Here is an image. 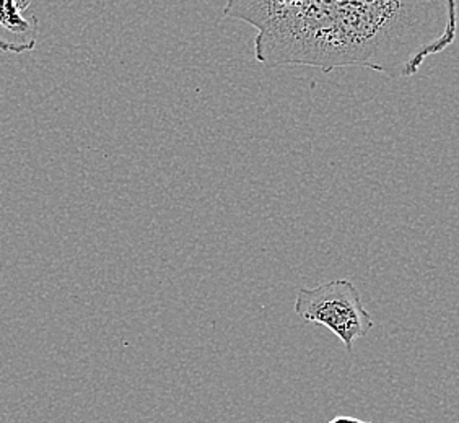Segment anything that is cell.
<instances>
[{
	"instance_id": "obj_1",
	"label": "cell",
	"mask_w": 459,
	"mask_h": 423,
	"mask_svg": "<svg viewBox=\"0 0 459 423\" xmlns=\"http://www.w3.org/2000/svg\"><path fill=\"white\" fill-rule=\"evenodd\" d=\"M223 15L256 28L265 67H367L409 79L458 33L455 0H230Z\"/></svg>"
},
{
	"instance_id": "obj_2",
	"label": "cell",
	"mask_w": 459,
	"mask_h": 423,
	"mask_svg": "<svg viewBox=\"0 0 459 423\" xmlns=\"http://www.w3.org/2000/svg\"><path fill=\"white\" fill-rule=\"evenodd\" d=\"M295 313L307 323L329 329L352 353L353 344L370 332L375 321L363 306L362 295L351 281H331L315 289L301 287L295 298Z\"/></svg>"
},
{
	"instance_id": "obj_3",
	"label": "cell",
	"mask_w": 459,
	"mask_h": 423,
	"mask_svg": "<svg viewBox=\"0 0 459 423\" xmlns=\"http://www.w3.org/2000/svg\"><path fill=\"white\" fill-rule=\"evenodd\" d=\"M30 0H0V51L30 53L36 47L39 20L27 13Z\"/></svg>"
},
{
	"instance_id": "obj_4",
	"label": "cell",
	"mask_w": 459,
	"mask_h": 423,
	"mask_svg": "<svg viewBox=\"0 0 459 423\" xmlns=\"http://www.w3.org/2000/svg\"><path fill=\"white\" fill-rule=\"evenodd\" d=\"M327 423H375V422H363L360 419H355V417H345V415H337L333 420H329Z\"/></svg>"
}]
</instances>
